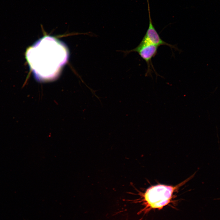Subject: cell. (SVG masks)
Returning <instances> with one entry per match:
<instances>
[{
    "mask_svg": "<svg viewBox=\"0 0 220 220\" xmlns=\"http://www.w3.org/2000/svg\"><path fill=\"white\" fill-rule=\"evenodd\" d=\"M147 4H148V11H150V6H149V0H147Z\"/></svg>",
    "mask_w": 220,
    "mask_h": 220,
    "instance_id": "obj_5",
    "label": "cell"
},
{
    "mask_svg": "<svg viewBox=\"0 0 220 220\" xmlns=\"http://www.w3.org/2000/svg\"><path fill=\"white\" fill-rule=\"evenodd\" d=\"M158 47V46L150 43L143 38L136 47L123 52L126 54L132 52H137L147 64V68L146 75L147 76L151 74L152 69L155 71L152 63V60L156 54Z\"/></svg>",
    "mask_w": 220,
    "mask_h": 220,
    "instance_id": "obj_3",
    "label": "cell"
},
{
    "mask_svg": "<svg viewBox=\"0 0 220 220\" xmlns=\"http://www.w3.org/2000/svg\"><path fill=\"white\" fill-rule=\"evenodd\" d=\"M148 16L149 25L143 38L150 43L158 46L161 45H166L171 49L177 50V49L175 46L166 42L161 38L153 24L150 13H148Z\"/></svg>",
    "mask_w": 220,
    "mask_h": 220,
    "instance_id": "obj_4",
    "label": "cell"
},
{
    "mask_svg": "<svg viewBox=\"0 0 220 220\" xmlns=\"http://www.w3.org/2000/svg\"><path fill=\"white\" fill-rule=\"evenodd\" d=\"M68 49L54 37L46 36L28 48L25 57L35 78L39 81L53 80L67 61Z\"/></svg>",
    "mask_w": 220,
    "mask_h": 220,
    "instance_id": "obj_1",
    "label": "cell"
},
{
    "mask_svg": "<svg viewBox=\"0 0 220 220\" xmlns=\"http://www.w3.org/2000/svg\"><path fill=\"white\" fill-rule=\"evenodd\" d=\"M191 177L175 186L159 184L148 188L144 193L138 191L141 199L133 202H142L145 209H161L169 204L174 192L188 181Z\"/></svg>",
    "mask_w": 220,
    "mask_h": 220,
    "instance_id": "obj_2",
    "label": "cell"
}]
</instances>
